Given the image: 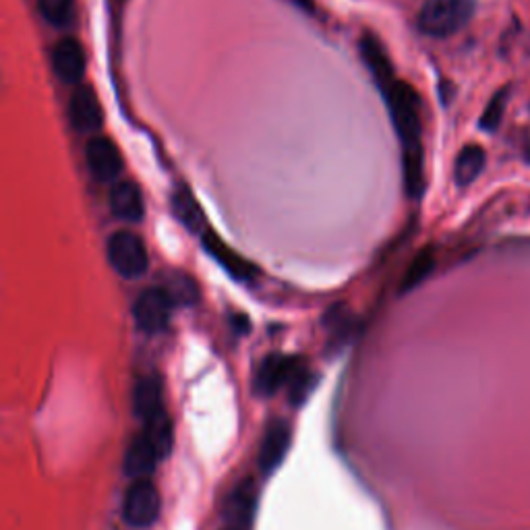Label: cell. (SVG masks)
Wrapping results in <instances>:
<instances>
[{
	"label": "cell",
	"mask_w": 530,
	"mask_h": 530,
	"mask_svg": "<svg viewBox=\"0 0 530 530\" xmlns=\"http://www.w3.org/2000/svg\"><path fill=\"white\" fill-rule=\"evenodd\" d=\"M381 96H384L388 104L394 129L402 141V150L421 147V98L415 92V87L396 79L390 90H386Z\"/></svg>",
	"instance_id": "cell-1"
},
{
	"label": "cell",
	"mask_w": 530,
	"mask_h": 530,
	"mask_svg": "<svg viewBox=\"0 0 530 530\" xmlns=\"http://www.w3.org/2000/svg\"><path fill=\"white\" fill-rule=\"evenodd\" d=\"M475 9L477 0H425L417 23L431 38H448L466 27Z\"/></svg>",
	"instance_id": "cell-2"
},
{
	"label": "cell",
	"mask_w": 530,
	"mask_h": 530,
	"mask_svg": "<svg viewBox=\"0 0 530 530\" xmlns=\"http://www.w3.org/2000/svg\"><path fill=\"white\" fill-rule=\"evenodd\" d=\"M108 261L114 272L127 280L141 278L150 268L145 243L131 230H119L108 239Z\"/></svg>",
	"instance_id": "cell-3"
},
{
	"label": "cell",
	"mask_w": 530,
	"mask_h": 530,
	"mask_svg": "<svg viewBox=\"0 0 530 530\" xmlns=\"http://www.w3.org/2000/svg\"><path fill=\"white\" fill-rule=\"evenodd\" d=\"M174 303L166 288L154 286L143 290L133 307V317L139 330L147 334H160L168 328Z\"/></svg>",
	"instance_id": "cell-4"
},
{
	"label": "cell",
	"mask_w": 530,
	"mask_h": 530,
	"mask_svg": "<svg viewBox=\"0 0 530 530\" xmlns=\"http://www.w3.org/2000/svg\"><path fill=\"white\" fill-rule=\"evenodd\" d=\"M160 506H162L160 493L154 487V483L150 479H141L129 487L125 495L123 514L131 526L147 528L158 520Z\"/></svg>",
	"instance_id": "cell-5"
},
{
	"label": "cell",
	"mask_w": 530,
	"mask_h": 530,
	"mask_svg": "<svg viewBox=\"0 0 530 530\" xmlns=\"http://www.w3.org/2000/svg\"><path fill=\"white\" fill-rule=\"evenodd\" d=\"M305 361L299 357L286 355H270L265 357L255 373V394L261 398H270L280 390L288 388L292 375L299 371Z\"/></svg>",
	"instance_id": "cell-6"
},
{
	"label": "cell",
	"mask_w": 530,
	"mask_h": 530,
	"mask_svg": "<svg viewBox=\"0 0 530 530\" xmlns=\"http://www.w3.org/2000/svg\"><path fill=\"white\" fill-rule=\"evenodd\" d=\"M85 162L94 179L100 183H116L123 174V156L108 137H92L85 145Z\"/></svg>",
	"instance_id": "cell-7"
},
{
	"label": "cell",
	"mask_w": 530,
	"mask_h": 530,
	"mask_svg": "<svg viewBox=\"0 0 530 530\" xmlns=\"http://www.w3.org/2000/svg\"><path fill=\"white\" fill-rule=\"evenodd\" d=\"M69 121L79 133H98L102 129L104 112L90 85H77L69 100Z\"/></svg>",
	"instance_id": "cell-8"
},
{
	"label": "cell",
	"mask_w": 530,
	"mask_h": 530,
	"mask_svg": "<svg viewBox=\"0 0 530 530\" xmlns=\"http://www.w3.org/2000/svg\"><path fill=\"white\" fill-rule=\"evenodd\" d=\"M201 241H203V249L208 251L222 268L228 272V276H232L234 280H239V282H251L257 278V268L255 265L245 259L243 255H239L234 249H230L216 232L212 230H205L201 234Z\"/></svg>",
	"instance_id": "cell-9"
},
{
	"label": "cell",
	"mask_w": 530,
	"mask_h": 530,
	"mask_svg": "<svg viewBox=\"0 0 530 530\" xmlns=\"http://www.w3.org/2000/svg\"><path fill=\"white\" fill-rule=\"evenodd\" d=\"M52 69L65 85H81L87 69L83 46L75 38H63L52 50Z\"/></svg>",
	"instance_id": "cell-10"
},
{
	"label": "cell",
	"mask_w": 530,
	"mask_h": 530,
	"mask_svg": "<svg viewBox=\"0 0 530 530\" xmlns=\"http://www.w3.org/2000/svg\"><path fill=\"white\" fill-rule=\"evenodd\" d=\"M290 446V427L284 419H274L265 427V433L261 437L259 444V468L261 473L270 475L282 464L286 452Z\"/></svg>",
	"instance_id": "cell-11"
},
{
	"label": "cell",
	"mask_w": 530,
	"mask_h": 530,
	"mask_svg": "<svg viewBox=\"0 0 530 530\" xmlns=\"http://www.w3.org/2000/svg\"><path fill=\"white\" fill-rule=\"evenodd\" d=\"M359 50H361V58L365 67L369 69L373 81L377 83L379 92L384 94L386 90L396 83V75H394V65L390 61V56L384 48V44L379 42L377 36L373 34H363L361 42H359Z\"/></svg>",
	"instance_id": "cell-12"
},
{
	"label": "cell",
	"mask_w": 530,
	"mask_h": 530,
	"mask_svg": "<svg viewBox=\"0 0 530 530\" xmlns=\"http://www.w3.org/2000/svg\"><path fill=\"white\" fill-rule=\"evenodd\" d=\"M110 210L123 222H139L145 214V201L137 183L116 181L110 191Z\"/></svg>",
	"instance_id": "cell-13"
},
{
	"label": "cell",
	"mask_w": 530,
	"mask_h": 530,
	"mask_svg": "<svg viewBox=\"0 0 530 530\" xmlns=\"http://www.w3.org/2000/svg\"><path fill=\"white\" fill-rule=\"evenodd\" d=\"M255 512V487L251 481L241 483L228 497L224 516L228 530H247Z\"/></svg>",
	"instance_id": "cell-14"
},
{
	"label": "cell",
	"mask_w": 530,
	"mask_h": 530,
	"mask_svg": "<svg viewBox=\"0 0 530 530\" xmlns=\"http://www.w3.org/2000/svg\"><path fill=\"white\" fill-rule=\"evenodd\" d=\"M160 462L158 452L154 450V446L147 441V437L141 433L137 435L131 446L127 450L125 456V470L127 475L133 481H141V479H150V475L156 470V464Z\"/></svg>",
	"instance_id": "cell-15"
},
{
	"label": "cell",
	"mask_w": 530,
	"mask_h": 530,
	"mask_svg": "<svg viewBox=\"0 0 530 530\" xmlns=\"http://www.w3.org/2000/svg\"><path fill=\"white\" fill-rule=\"evenodd\" d=\"M485 162H487V154L481 145L470 143V145L462 147L460 154L456 156V162H454V181L460 187L473 185L481 176Z\"/></svg>",
	"instance_id": "cell-16"
},
{
	"label": "cell",
	"mask_w": 530,
	"mask_h": 530,
	"mask_svg": "<svg viewBox=\"0 0 530 530\" xmlns=\"http://www.w3.org/2000/svg\"><path fill=\"white\" fill-rule=\"evenodd\" d=\"M166 410L162 402V384L158 377H143L135 386V412L145 421Z\"/></svg>",
	"instance_id": "cell-17"
},
{
	"label": "cell",
	"mask_w": 530,
	"mask_h": 530,
	"mask_svg": "<svg viewBox=\"0 0 530 530\" xmlns=\"http://www.w3.org/2000/svg\"><path fill=\"white\" fill-rule=\"evenodd\" d=\"M143 435L154 446V450L158 452L160 460L166 458L170 454L172 439H174L172 421L168 417V412L162 410V412H158V415H154L150 419H145L143 421Z\"/></svg>",
	"instance_id": "cell-18"
},
{
	"label": "cell",
	"mask_w": 530,
	"mask_h": 530,
	"mask_svg": "<svg viewBox=\"0 0 530 530\" xmlns=\"http://www.w3.org/2000/svg\"><path fill=\"white\" fill-rule=\"evenodd\" d=\"M172 210L191 232H205V216L201 212V205L197 203L195 195L189 189H179L172 197Z\"/></svg>",
	"instance_id": "cell-19"
},
{
	"label": "cell",
	"mask_w": 530,
	"mask_h": 530,
	"mask_svg": "<svg viewBox=\"0 0 530 530\" xmlns=\"http://www.w3.org/2000/svg\"><path fill=\"white\" fill-rule=\"evenodd\" d=\"M402 172H404V189L408 197L417 199L423 195L425 176H423V147H412L402 150Z\"/></svg>",
	"instance_id": "cell-20"
},
{
	"label": "cell",
	"mask_w": 530,
	"mask_h": 530,
	"mask_svg": "<svg viewBox=\"0 0 530 530\" xmlns=\"http://www.w3.org/2000/svg\"><path fill=\"white\" fill-rule=\"evenodd\" d=\"M433 268H435V251L431 247H425L408 263L400 284V292H410L421 286L431 276Z\"/></svg>",
	"instance_id": "cell-21"
},
{
	"label": "cell",
	"mask_w": 530,
	"mask_h": 530,
	"mask_svg": "<svg viewBox=\"0 0 530 530\" xmlns=\"http://www.w3.org/2000/svg\"><path fill=\"white\" fill-rule=\"evenodd\" d=\"M42 17L54 27H67L75 17V0H38Z\"/></svg>",
	"instance_id": "cell-22"
},
{
	"label": "cell",
	"mask_w": 530,
	"mask_h": 530,
	"mask_svg": "<svg viewBox=\"0 0 530 530\" xmlns=\"http://www.w3.org/2000/svg\"><path fill=\"white\" fill-rule=\"evenodd\" d=\"M166 290L174 305H195L199 299V288L187 274H176Z\"/></svg>",
	"instance_id": "cell-23"
},
{
	"label": "cell",
	"mask_w": 530,
	"mask_h": 530,
	"mask_svg": "<svg viewBox=\"0 0 530 530\" xmlns=\"http://www.w3.org/2000/svg\"><path fill=\"white\" fill-rule=\"evenodd\" d=\"M506 104H508V90H499L489 104L485 106L483 114H481V129L483 131H497L499 125L504 121V114H506Z\"/></svg>",
	"instance_id": "cell-24"
},
{
	"label": "cell",
	"mask_w": 530,
	"mask_h": 530,
	"mask_svg": "<svg viewBox=\"0 0 530 530\" xmlns=\"http://www.w3.org/2000/svg\"><path fill=\"white\" fill-rule=\"evenodd\" d=\"M326 328L336 338L348 336L352 328V313L344 305H334V309H330L326 315Z\"/></svg>",
	"instance_id": "cell-25"
},
{
	"label": "cell",
	"mask_w": 530,
	"mask_h": 530,
	"mask_svg": "<svg viewBox=\"0 0 530 530\" xmlns=\"http://www.w3.org/2000/svg\"><path fill=\"white\" fill-rule=\"evenodd\" d=\"M290 3H294V5L305 9V11H313L315 9V0H290Z\"/></svg>",
	"instance_id": "cell-26"
},
{
	"label": "cell",
	"mask_w": 530,
	"mask_h": 530,
	"mask_svg": "<svg viewBox=\"0 0 530 530\" xmlns=\"http://www.w3.org/2000/svg\"><path fill=\"white\" fill-rule=\"evenodd\" d=\"M524 160L530 164V139H528V143H526V147H524Z\"/></svg>",
	"instance_id": "cell-27"
},
{
	"label": "cell",
	"mask_w": 530,
	"mask_h": 530,
	"mask_svg": "<svg viewBox=\"0 0 530 530\" xmlns=\"http://www.w3.org/2000/svg\"><path fill=\"white\" fill-rule=\"evenodd\" d=\"M226 530H228V528H226Z\"/></svg>",
	"instance_id": "cell-28"
}]
</instances>
